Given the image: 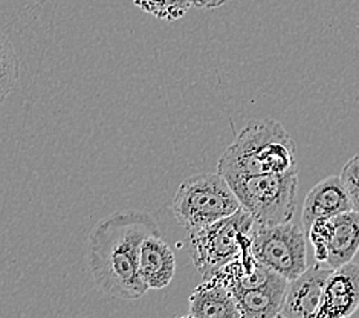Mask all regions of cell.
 <instances>
[{"label":"cell","mask_w":359,"mask_h":318,"mask_svg":"<svg viewBox=\"0 0 359 318\" xmlns=\"http://www.w3.org/2000/svg\"><path fill=\"white\" fill-rule=\"evenodd\" d=\"M161 234L150 213L118 210L92 228L86 260L101 294L119 300H136L147 294L140 274V249L145 237Z\"/></svg>","instance_id":"1"},{"label":"cell","mask_w":359,"mask_h":318,"mask_svg":"<svg viewBox=\"0 0 359 318\" xmlns=\"http://www.w3.org/2000/svg\"><path fill=\"white\" fill-rule=\"evenodd\" d=\"M294 168H297V144L283 124L273 118L250 119L217 164V171L225 179L286 173Z\"/></svg>","instance_id":"2"},{"label":"cell","mask_w":359,"mask_h":318,"mask_svg":"<svg viewBox=\"0 0 359 318\" xmlns=\"http://www.w3.org/2000/svg\"><path fill=\"white\" fill-rule=\"evenodd\" d=\"M241 207L228 180L217 171L187 178L177 188L172 211L179 225L190 234L231 216Z\"/></svg>","instance_id":"3"},{"label":"cell","mask_w":359,"mask_h":318,"mask_svg":"<svg viewBox=\"0 0 359 318\" xmlns=\"http://www.w3.org/2000/svg\"><path fill=\"white\" fill-rule=\"evenodd\" d=\"M226 180L254 223L277 225L292 220L297 208L298 167L286 173L248 175Z\"/></svg>","instance_id":"4"},{"label":"cell","mask_w":359,"mask_h":318,"mask_svg":"<svg viewBox=\"0 0 359 318\" xmlns=\"http://www.w3.org/2000/svg\"><path fill=\"white\" fill-rule=\"evenodd\" d=\"M252 225V216L241 207L231 216L190 233L191 259L203 280L211 279L220 268L241 256L251 240Z\"/></svg>","instance_id":"5"},{"label":"cell","mask_w":359,"mask_h":318,"mask_svg":"<svg viewBox=\"0 0 359 318\" xmlns=\"http://www.w3.org/2000/svg\"><path fill=\"white\" fill-rule=\"evenodd\" d=\"M254 256L286 280L304 272L307 265V234L302 225L289 220L277 225H257L251 230Z\"/></svg>","instance_id":"6"},{"label":"cell","mask_w":359,"mask_h":318,"mask_svg":"<svg viewBox=\"0 0 359 318\" xmlns=\"http://www.w3.org/2000/svg\"><path fill=\"white\" fill-rule=\"evenodd\" d=\"M359 307V265L348 262L332 270L324 283L315 318H347Z\"/></svg>","instance_id":"7"},{"label":"cell","mask_w":359,"mask_h":318,"mask_svg":"<svg viewBox=\"0 0 359 318\" xmlns=\"http://www.w3.org/2000/svg\"><path fill=\"white\" fill-rule=\"evenodd\" d=\"M332 268L316 262L297 279L287 283L281 307V318H315L321 302L323 288Z\"/></svg>","instance_id":"8"},{"label":"cell","mask_w":359,"mask_h":318,"mask_svg":"<svg viewBox=\"0 0 359 318\" xmlns=\"http://www.w3.org/2000/svg\"><path fill=\"white\" fill-rule=\"evenodd\" d=\"M350 210H353V207L343 179L335 175L327 176L315 184L306 194L302 210V227L307 231L316 219L333 218Z\"/></svg>","instance_id":"9"},{"label":"cell","mask_w":359,"mask_h":318,"mask_svg":"<svg viewBox=\"0 0 359 318\" xmlns=\"http://www.w3.org/2000/svg\"><path fill=\"white\" fill-rule=\"evenodd\" d=\"M176 272V257L161 234L144 239L140 249V274L150 289H164Z\"/></svg>","instance_id":"10"},{"label":"cell","mask_w":359,"mask_h":318,"mask_svg":"<svg viewBox=\"0 0 359 318\" xmlns=\"http://www.w3.org/2000/svg\"><path fill=\"white\" fill-rule=\"evenodd\" d=\"M191 318H242L236 298L217 277L203 280L188 300Z\"/></svg>","instance_id":"11"},{"label":"cell","mask_w":359,"mask_h":318,"mask_svg":"<svg viewBox=\"0 0 359 318\" xmlns=\"http://www.w3.org/2000/svg\"><path fill=\"white\" fill-rule=\"evenodd\" d=\"M287 283L289 280L277 276L260 288L233 292L242 318L280 317Z\"/></svg>","instance_id":"12"},{"label":"cell","mask_w":359,"mask_h":318,"mask_svg":"<svg viewBox=\"0 0 359 318\" xmlns=\"http://www.w3.org/2000/svg\"><path fill=\"white\" fill-rule=\"evenodd\" d=\"M333 237L329 248L326 266L335 270L355 259L359 251V213L355 210L333 216Z\"/></svg>","instance_id":"13"},{"label":"cell","mask_w":359,"mask_h":318,"mask_svg":"<svg viewBox=\"0 0 359 318\" xmlns=\"http://www.w3.org/2000/svg\"><path fill=\"white\" fill-rule=\"evenodd\" d=\"M20 75V60L11 40L0 31V105L14 91Z\"/></svg>","instance_id":"14"},{"label":"cell","mask_w":359,"mask_h":318,"mask_svg":"<svg viewBox=\"0 0 359 318\" xmlns=\"http://www.w3.org/2000/svg\"><path fill=\"white\" fill-rule=\"evenodd\" d=\"M133 4L153 17L165 22H176L191 8V0H133Z\"/></svg>","instance_id":"15"},{"label":"cell","mask_w":359,"mask_h":318,"mask_svg":"<svg viewBox=\"0 0 359 318\" xmlns=\"http://www.w3.org/2000/svg\"><path fill=\"white\" fill-rule=\"evenodd\" d=\"M333 230H335V225H333L332 218H320L306 231L307 239H309V242L313 246L316 262L326 263L333 237Z\"/></svg>","instance_id":"16"},{"label":"cell","mask_w":359,"mask_h":318,"mask_svg":"<svg viewBox=\"0 0 359 318\" xmlns=\"http://www.w3.org/2000/svg\"><path fill=\"white\" fill-rule=\"evenodd\" d=\"M339 176L346 185L353 210L359 213V153L347 161Z\"/></svg>","instance_id":"17"},{"label":"cell","mask_w":359,"mask_h":318,"mask_svg":"<svg viewBox=\"0 0 359 318\" xmlns=\"http://www.w3.org/2000/svg\"><path fill=\"white\" fill-rule=\"evenodd\" d=\"M226 2L228 0H191V6L199 8V10H216Z\"/></svg>","instance_id":"18"}]
</instances>
